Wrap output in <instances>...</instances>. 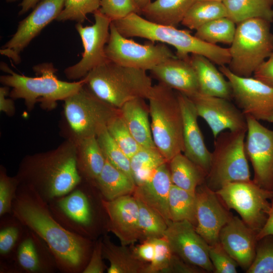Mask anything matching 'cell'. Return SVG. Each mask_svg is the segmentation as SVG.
<instances>
[{
  "mask_svg": "<svg viewBox=\"0 0 273 273\" xmlns=\"http://www.w3.org/2000/svg\"><path fill=\"white\" fill-rule=\"evenodd\" d=\"M12 214L42 239L62 273H82L94 242L65 229L53 217L49 204L31 187L19 184Z\"/></svg>",
  "mask_w": 273,
  "mask_h": 273,
  "instance_id": "6da1fadb",
  "label": "cell"
},
{
  "mask_svg": "<svg viewBox=\"0 0 273 273\" xmlns=\"http://www.w3.org/2000/svg\"><path fill=\"white\" fill-rule=\"evenodd\" d=\"M16 176L19 184L32 188L48 203L66 194L82 180L75 142L67 138L53 149L25 156Z\"/></svg>",
  "mask_w": 273,
  "mask_h": 273,
  "instance_id": "7a4b0ae2",
  "label": "cell"
},
{
  "mask_svg": "<svg viewBox=\"0 0 273 273\" xmlns=\"http://www.w3.org/2000/svg\"><path fill=\"white\" fill-rule=\"evenodd\" d=\"M119 32L127 37H140L152 42L167 44L176 50V56L189 59L192 54L203 56L219 66L229 64L230 54L229 48L205 42L189 31L176 27L153 23L138 13L113 21Z\"/></svg>",
  "mask_w": 273,
  "mask_h": 273,
  "instance_id": "3957f363",
  "label": "cell"
},
{
  "mask_svg": "<svg viewBox=\"0 0 273 273\" xmlns=\"http://www.w3.org/2000/svg\"><path fill=\"white\" fill-rule=\"evenodd\" d=\"M8 74L0 77L3 85L11 88L9 97L13 99H23L26 109L31 111L35 104H40L45 110H51L57 101L64 100L78 91L84 84V78L68 82L59 79L57 69L52 63H43L33 67L35 77L18 74L8 66H1Z\"/></svg>",
  "mask_w": 273,
  "mask_h": 273,
  "instance_id": "277c9868",
  "label": "cell"
},
{
  "mask_svg": "<svg viewBox=\"0 0 273 273\" xmlns=\"http://www.w3.org/2000/svg\"><path fill=\"white\" fill-rule=\"evenodd\" d=\"M83 78L96 96L118 109L130 100L147 99L153 87L152 79L146 71L109 60L92 70Z\"/></svg>",
  "mask_w": 273,
  "mask_h": 273,
  "instance_id": "5b68a950",
  "label": "cell"
},
{
  "mask_svg": "<svg viewBox=\"0 0 273 273\" xmlns=\"http://www.w3.org/2000/svg\"><path fill=\"white\" fill-rule=\"evenodd\" d=\"M155 147L168 162L184 151L183 116L176 92L158 82L147 99Z\"/></svg>",
  "mask_w": 273,
  "mask_h": 273,
  "instance_id": "8992f818",
  "label": "cell"
},
{
  "mask_svg": "<svg viewBox=\"0 0 273 273\" xmlns=\"http://www.w3.org/2000/svg\"><path fill=\"white\" fill-rule=\"evenodd\" d=\"M96 186L83 180L71 191L57 197L49 204L54 218L65 229L92 240L99 234L100 229L107 231L106 225L99 222L98 214L105 211L102 202L96 205L94 198Z\"/></svg>",
  "mask_w": 273,
  "mask_h": 273,
  "instance_id": "52a82bcc",
  "label": "cell"
},
{
  "mask_svg": "<svg viewBox=\"0 0 273 273\" xmlns=\"http://www.w3.org/2000/svg\"><path fill=\"white\" fill-rule=\"evenodd\" d=\"M270 22L259 18L245 20L237 24L229 49L228 68L235 74L250 77L273 51V34Z\"/></svg>",
  "mask_w": 273,
  "mask_h": 273,
  "instance_id": "ba28073f",
  "label": "cell"
},
{
  "mask_svg": "<svg viewBox=\"0 0 273 273\" xmlns=\"http://www.w3.org/2000/svg\"><path fill=\"white\" fill-rule=\"evenodd\" d=\"M246 131H222L214 138L210 168L205 183L213 191L230 183L252 180L245 149Z\"/></svg>",
  "mask_w": 273,
  "mask_h": 273,
  "instance_id": "9c48e42d",
  "label": "cell"
},
{
  "mask_svg": "<svg viewBox=\"0 0 273 273\" xmlns=\"http://www.w3.org/2000/svg\"><path fill=\"white\" fill-rule=\"evenodd\" d=\"M64 113L71 140L97 137L119 113L117 109L96 96L85 83L64 100Z\"/></svg>",
  "mask_w": 273,
  "mask_h": 273,
  "instance_id": "30bf717a",
  "label": "cell"
},
{
  "mask_svg": "<svg viewBox=\"0 0 273 273\" xmlns=\"http://www.w3.org/2000/svg\"><path fill=\"white\" fill-rule=\"evenodd\" d=\"M215 192L229 210H235L249 227L259 232L268 217L272 191L260 187L252 179L227 184Z\"/></svg>",
  "mask_w": 273,
  "mask_h": 273,
  "instance_id": "8fae6325",
  "label": "cell"
},
{
  "mask_svg": "<svg viewBox=\"0 0 273 273\" xmlns=\"http://www.w3.org/2000/svg\"><path fill=\"white\" fill-rule=\"evenodd\" d=\"M128 38L121 34L111 22L105 49L108 60L146 71L168 59L176 57L166 44L151 41L140 44Z\"/></svg>",
  "mask_w": 273,
  "mask_h": 273,
  "instance_id": "7c38bea8",
  "label": "cell"
},
{
  "mask_svg": "<svg viewBox=\"0 0 273 273\" xmlns=\"http://www.w3.org/2000/svg\"><path fill=\"white\" fill-rule=\"evenodd\" d=\"M219 70L230 82L233 99L246 116L273 123V87L251 77L238 76L225 65Z\"/></svg>",
  "mask_w": 273,
  "mask_h": 273,
  "instance_id": "4fadbf2b",
  "label": "cell"
},
{
  "mask_svg": "<svg viewBox=\"0 0 273 273\" xmlns=\"http://www.w3.org/2000/svg\"><path fill=\"white\" fill-rule=\"evenodd\" d=\"M95 22L84 26L77 23L75 28L83 47L82 58L77 63L64 70L66 77L72 80L83 78L92 70L107 61L105 47L110 35L111 20L100 10L94 13Z\"/></svg>",
  "mask_w": 273,
  "mask_h": 273,
  "instance_id": "5bb4252c",
  "label": "cell"
},
{
  "mask_svg": "<svg viewBox=\"0 0 273 273\" xmlns=\"http://www.w3.org/2000/svg\"><path fill=\"white\" fill-rule=\"evenodd\" d=\"M247 131L245 149L253 170L252 180L273 192V129L250 116H246Z\"/></svg>",
  "mask_w": 273,
  "mask_h": 273,
  "instance_id": "9a60e30c",
  "label": "cell"
},
{
  "mask_svg": "<svg viewBox=\"0 0 273 273\" xmlns=\"http://www.w3.org/2000/svg\"><path fill=\"white\" fill-rule=\"evenodd\" d=\"M66 0H41L18 24L16 32L2 47L0 53L15 64L21 62L20 54L63 9Z\"/></svg>",
  "mask_w": 273,
  "mask_h": 273,
  "instance_id": "2e32d148",
  "label": "cell"
},
{
  "mask_svg": "<svg viewBox=\"0 0 273 273\" xmlns=\"http://www.w3.org/2000/svg\"><path fill=\"white\" fill-rule=\"evenodd\" d=\"M59 271L56 259L47 243L26 230L10 262H1V273H54Z\"/></svg>",
  "mask_w": 273,
  "mask_h": 273,
  "instance_id": "e0dca14e",
  "label": "cell"
},
{
  "mask_svg": "<svg viewBox=\"0 0 273 273\" xmlns=\"http://www.w3.org/2000/svg\"><path fill=\"white\" fill-rule=\"evenodd\" d=\"M163 238L172 252L186 263L204 271L214 272L209 256V244L187 220L171 221Z\"/></svg>",
  "mask_w": 273,
  "mask_h": 273,
  "instance_id": "ac0fdd59",
  "label": "cell"
},
{
  "mask_svg": "<svg viewBox=\"0 0 273 273\" xmlns=\"http://www.w3.org/2000/svg\"><path fill=\"white\" fill-rule=\"evenodd\" d=\"M199 117L211 130L214 138L225 130H247V120L242 111L228 99L197 93L189 97Z\"/></svg>",
  "mask_w": 273,
  "mask_h": 273,
  "instance_id": "d6986e66",
  "label": "cell"
},
{
  "mask_svg": "<svg viewBox=\"0 0 273 273\" xmlns=\"http://www.w3.org/2000/svg\"><path fill=\"white\" fill-rule=\"evenodd\" d=\"M197 233L209 245L219 242V233L233 216L216 193L205 183L196 190Z\"/></svg>",
  "mask_w": 273,
  "mask_h": 273,
  "instance_id": "ffe728a7",
  "label": "cell"
},
{
  "mask_svg": "<svg viewBox=\"0 0 273 273\" xmlns=\"http://www.w3.org/2000/svg\"><path fill=\"white\" fill-rule=\"evenodd\" d=\"M102 202L108 217L107 231L118 238L121 245L128 246L141 239L139 205L132 195L111 201L103 198Z\"/></svg>",
  "mask_w": 273,
  "mask_h": 273,
  "instance_id": "44dd1931",
  "label": "cell"
},
{
  "mask_svg": "<svg viewBox=\"0 0 273 273\" xmlns=\"http://www.w3.org/2000/svg\"><path fill=\"white\" fill-rule=\"evenodd\" d=\"M257 234L242 219L233 216L221 230L219 242L239 266L247 270L256 255Z\"/></svg>",
  "mask_w": 273,
  "mask_h": 273,
  "instance_id": "7402d4cb",
  "label": "cell"
},
{
  "mask_svg": "<svg viewBox=\"0 0 273 273\" xmlns=\"http://www.w3.org/2000/svg\"><path fill=\"white\" fill-rule=\"evenodd\" d=\"M176 92L183 116L184 154L207 174L211 165V152L206 147L199 126L196 109L188 96Z\"/></svg>",
  "mask_w": 273,
  "mask_h": 273,
  "instance_id": "603a6c76",
  "label": "cell"
},
{
  "mask_svg": "<svg viewBox=\"0 0 273 273\" xmlns=\"http://www.w3.org/2000/svg\"><path fill=\"white\" fill-rule=\"evenodd\" d=\"M150 71L159 83L188 97L199 93L197 74L190 57L187 59L177 57L168 59Z\"/></svg>",
  "mask_w": 273,
  "mask_h": 273,
  "instance_id": "cb8c5ba5",
  "label": "cell"
},
{
  "mask_svg": "<svg viewBox=\"0 0 273 273\" xmlns=\"http://www.w3.org/2000/svg\"><path fill=\"white\" fill-rule=\"evenodd\" d=\"M172 185L168 163L166 162L144 183L136 186L132 195L158 213L169 224L171 221L168 197Z\"/></svg>",
  "mask_w": 273,
  "mask_h": 273,
  "instance_id": "d4e9b609",
  "label": "cell"
},
{
  "mask_svg": "<svg viewBox=\"0 0 273 273\" xmlns=\"http://www.w3.org/2000/svg\"><path fill=\"white\" fill-rule=\"evenodd\" d=\"M190 61L197 74L199 93L229 100L233 99L230 82L212 62L203 56L196 54L191 55Z\"/></svg>",
  "mask_w": 273,
  "mask_h": 273,
  "instance_id": "484cf974",
  "label": "cell"
},
{
  "mask_svg": "<svg viewBox=\"0 0 273 273\" xmlns=\"http://www.w3.org/2000/svg\"><path fill=\"white\" fill-rule=\"evenodd\" d=\"M120 113L132 136L141 148H155L150 122L149 106L144 99L137 98L125 103Z\"/></svg>",
  "mask_w": 273,
  "mask_h": 273,
  "instance_id": "4316f807",
  "label": "cell"
},
{
  "mask_svg": "<svg viewBox=\"0 0 273 273\" xmlns=\"http://www.w3.org/2000/svg\"><path fill=\"white\" fill-rule=\"evenodd\" d=\"M76 145V162L82 180L93 184L101 172L106 157L97 137L72 140Z\"/></svg>",
  "mask_w": 273,
  "mask_h": 273,
  "instance_id": "83f0119b",
  "label": "cell"
},
{
  "mask_svg": "<svg viewBox=\"0 0 273 273\" xmlns=\"http://www.w3.org/2000/svg\"><path fill=\"white\" fill-rule=\"evenodd\" d=\"M197 0H155L141 10L145 19L158 24L176 27Z\"/></svg>",
  "mask_w": 273,
  "mask_h": 273,
  "instance_id": "f1b7e54d",
  "label": "cell"
},
{
  "mask_svg": "<svg viewBox=\"0 0 273 273\" xmlns=\"http://www.w3.org/2000/svg\"><path fill=\"white\" fill-rule=\"evenodd\" d=\"M93 184L99 190L103 199L108 201L132 195L136 188L132 178L116 168L107 159L101 172Z\"/></svg>",
  "mask_w": 273,
  "mask_h": 273,
  "instance_id": "f546056e",
  "label": "cell"
},
{
  "mask_svg": "<svg viewBox=\"0 0 273 273\" xmlns=\"http://www.w3.org/2000/svg\"><path fill=\"white\" fill-rule=\"evenodd\" d=\"M102 242L103 258L110 263L108 273H144L148 263L138 259L127 246L115 245L106 234Z\"/></svg>",
  "mask_w": 273,
  "mask_h": 273,
  "instance_id": "4dcf8cb0",
  "label": "cell"
},
{
  "mask_svg": "<svg viewBox=\"0 0 273 273\" xmlns=\"http://www.w3.org/2000/svg\"><path fill=\"white\" fill-rule=\"evenodd\" d=\"M168 163L172 184L177 187L195 193L197 187L205 183L206 172L182 153Z\"/></svg>",
  "mask_w": 273,
  "mask_h": 273,
  "instance_id": "1f68e13d",
  "label": "cell"
},
{
  "mask_svg": "<svg viewBox=\"0 0 273 273\" xmlns=\"http://www.w3.org/2000/svg\"><path fill=\"white\" fill-rule=\"evenodd\" d=\"M222 3L227 17L237 24L254 18L273 21V9L266 0H223Z\"/></svg>",
  "mask_w": 273,
  "mask_h": 273,
  "instance_id": "d6a6232c",
  "label": "cell"
},
{
  "mask_svg": "<svg viewBox=\"0 0 273 273\" xmlns=\"http://www.w3.org/2000/svg\"><path fill=\"white\" fill-rule=\"evenodd\" d=\"M0 219V262H11L25 234V226L12 214Z\"/></svg>",
  "mask_w": 273,
  "mask_h": 273,
  "instance_id": "836d02e7",
  "label": "cell"
},
{
  "mask_svg": "<svg viewBox=\"0 0 273 273\" xmlns=\"http://www.w3.org/2000/svg\"><path fill=\"white\" fill-rule=\"evenodd\" d=\"M171 221L187 220L197 225L196 198L192 193L172 185L168 197Z\"/></svg>",
  "mask_w": 273,
  "mask_h": 273,
  "instance_id": "e575fe53",
  "label": "cell"
},
{
  "mask_svg": "<svg viewBox=\"0 0 273 273\" xmlns=\"http://www.w3.org/2000/svg\"><path fill=\"white\" fill-rule=\"evenodd\" d=\"M227 17L222 2L197 0L190 8L181 24L190 29L196 30L213 20Z\"/></svg>",
  "mask_w": 273,
  "mask_h": 273,
  "instance_id": "d590c367",
  "label": "cell"
},
{
  "mask_svg": "<svg viewBox=\"0 0 273 273\" xmlns=\"http://www.w3.org/2000/svg\"><path fill=\"white\" fill-rule=\"evenodd\" d=\"M166 162L156 148H141L130 158L131 172L136 186L144 183L157 168Z\"/></svg>",
  "mask_w": 273,
  "mask_h": 273,
  "instance_id": "8d00e7d4",
  "label": "cell"
},
{
  "mask_svg": "<svg viewBox=\"0 0 273 273\" xmlns=\"http://www.w3.org/2000/svg\"><path fill=\"white\" fill-rule=\"evenodd\" d=\"M236 23L227 17L210 21L196 30L195 36L207 43L231 44L235 35Z\"/></svg>",
  "mask_w": 273,
  "mask_h": 273,
  "instance_id": "74e56055",
  "label": "cell"
},
{
  "mask_svg": "<svg viewBox=\"0 0 273 273\" xmlns=\"http://www.w3.org/2000/svg\"><path fill=\"white\" fill-rule=\"evenodd\" d=\"M136 200L139 205V223L141 239L145 240L163 238L168 224L156 211Z\"/></svg>",
  "mask_w": 273,
  "mask_h": 273,
  "instance_id": "f35d334b",
  "label": "cell"
},
{
  "mask_svg": "<svg viewBox=\"0 0 273 273\" xmlns=\"http://www.w3.org/2000/svg\"><path fill=\"white\" fill-rule=\"evenodd\" d=\"M97 139L106 159L116 168L133 179L130 159L113 140L107 129L100 133Z\"/></svg>",
  "mask_w": 273,
  "mask_h": 273,
  "instance_id": "ab89813d",
  "label": "cell"
},
{
  "mask_svg": "<svg viewBox=\"0 0 273 273\" xmlns=\"http://www.w3.org/2000/svg\"><path fill=\"white\" fill-rule=\"evenodd\" d=\"M107 129L113 140L129 159L141 149V147L126 125L120 111L109 123Z\"/></svg>",
  "mask_w": 273,
  "mask_h": 273,
  "instance_id": "60d3db41",
  "label": "cell"
},
{
  "mask_svg": "<svg viewBox=\"0 0 273 273\" xmlns=\"http://www.w3.org/2000/svg\"><path fill=\"white\" fill-rule=\"evenodd\" d=\"M100 7V0H66L63 9L56 20L74 21L82 23L87 15L94 14L99 10Z\"/></svg>",
  "mask_w": 273,
  "mask_h": 273,
  "instance_id": "b9f144b4",
  "label": "cell"
},
{
  "mask_svg": "<svg viewBox=\"0 0 273 273\" xmlns=\"http://www.w3.org/2000/svg\"><path fill=\"white\" fill-rule=\"evenodd\" d=\"M247 273H273V235L257 241L254 259Z\"/></svg>",
  "mask_w": 273,
  "mask_h": 273,
  "instance_id": "7bdbcfd3",
  "label": "cell"
},
{
  "mask_svg": "<svg viewBox=\"0 0 273 273\" xmlns=\"http://www.w3.org/2000/svg\"><path fill=\"white\" fill-rule=\"evenodd\" d=\"M19 181L16 175H8L6 168L0 166V217L12 214L13 202L16 197Z\"/></svg>",
  "mask_w": 273,
  "mask_h": 273,
  "instance_id": "ee69618b",
  "label": "cell"
},
{
  "mask_svg": "<svg viewBox=\"0 0 273 273\" xmlns=\"http://www.w3.org/2000/svg\"><path fill=\"white\" fill-rule=\"evenodd\" d=\"M154 240L155 255L153 260L148 263L144 273H167L174 253L163 237Z\"/></svg>",
  "mask_w": 273,
  "mask_h": 273,
  "instance_id": "f6af8a7d",
  "label": "cell"
},
{
  "mask_svg": "<svg viewBox=\"0 0 273 273\" xmlns=\"http://www.w3.org/2000/svg\"><path fill=\"white\" fill-rule=\"evenodd\" d=\"M100 11L112 21L141 13L134 0H100Z\"/></svg>",
  "mask_w": 273,
  "mask_h": 273,
  "instance_id": "bcb514c9",
  "label": "cell"
},
{
  "mask_svg": "<svg viewBox=\"0 0 273 273\" xmlns=\"http://www.w3.org/2000/svg\"><path fill=\"white\" fill-rule=\"evenodd\" d=\"M209 256L215 273H236L239 265L219 242L209 245Z\"/></svg>",
  "mask_w": 273,
  "mask_h": 273,
  "instance_id": "7dc6e473",
  "label": "cell"
},
{
  "mask_svg": "<svg viewBox=\"0 0 273 273\" xmlns=\"http://www.w3.org/2000/svg\"><path fill=\"white\" fill-rule=\"evenodd\" d=\"M102 237L94 242L87 264L82 273H103L107 266L103 261Z\"/></svg>",
  "mask_w": 273,
  "mask_h": 273,
  "instance_id": "c3c4849f",
  "label": "cell"
},
{
  "mask_svg": "<svg viewBox=\"0 0 273 273\" xmlns=\"http://www.w3.org/2000/svg\"><path fill=\"white\" fill-rule=\"evenodd\" d=\"M132 250L138 259L147 263H150L155 255L154 240H144L142 243L134 247Z\"/></svg>",
  "mask_w": 273,
  "mask_h": 273,
  "instance_id": "681fc988",
  "label": "cell"
},
{
  "mask_svg": "<svg viewBox=\"0 0 273 273\" xmlns=\"http://www.w3.org/2000/svg\"><path fill=\"white\" fill-rule=\"evenodd\" d=\"M253 74L254 77L273 87V51Z\"/></svg>",
  "mask_w": 273,
  "mask_h": 273,
  "instance_id": "f907efd6",
  "label": "cell"
},
{
  "mask_svg": "<svg viewBox=\"0 0 273 273\" xmlns=\"http://www.w3.org/2000/svg\"><path fill=\"white\" fill-rule=\"evenodd\" d=\"M10 87L3 85L0 87V111L9 116H12L15 113L14 99L8 98L9 96Z\"/></svg>",
  "mask_w": 273,
  "mask_h": 273,
  "instance_id": "816d5d0a",
  "label": "cell"
},
{
  "mask_svg": "<svg viewBox=\"0 0 273 273\" xmlns=\"http://www.w3.org/2000/svg\"><path fill=\"white\" fill-rule=\"evenodd\" d=\"M268 235H273V198L271 200V207L267 220L262 229L257 233L256 238L258 241Z\"/></svg>",
  "mask_w": 273,
  "mask_h": 273,
  "instance_id": "f5cc1de1",
  "label": "cell"
},
{
  "mask_svg": "<svg viewBox=\"0 0 273 273\" xmlns=\"http://www.w3.org/2000/svg\"><path fill=\"white\" fill-rule=\"evenodd\" d=\"M19 0H5L8 3L15 2ZM39 2V0H22V2L19 4L21 9L18 12V15H23L30 10L33 9Z\"/></svg>",
  "mask_w": 273,
  "mask_h": 273,
  "instance_id": "db71d44e",
  "label": "cell"
},
{
  "mask_svg": "<svg viewBox=\"0 0 273 273\" xmlns=\"http://www.w3.org/2000/svg\"><path fill=\"white\" fill-rule=\"evenodd\" d=\"M135 4L141 10L145 7L147 5L151 2V0H134Z\"/></svg>",
  "mask_w": 273,
  "mask_h": 273,
  "instance_id": "11a10c76",
  "label": "cell"
},
{
  "mask_svg": "<svg viewBox=\"0 0 273 273\" xmlns=\"http://www.w3.org/2000/svg\"><path fill=\"white\" fill-rule=\"evenodd\" d=\"M270 5L273 4V0H266Z\"/></svg>",
  "mask_w": 273,
  "mask_h": 273,
  "instance_id": "9f6ffc18",
  "label": "cell"
},
{
  "mask_svg": "<svg viewBox=\"0 0 273 273\" xmlns=\"http://www.w3.org/2000/svg\"><path fill=\"white\" fill-rule=\"evenodd\" d=\"M198 1H203V0H198ZM212 1H216L222 2L223 0H212Z\"/></svg>",
  "mask_w": 273,
  "mask_h": 273,
  "instance_id": "6f0895ef",
  "label": "cell"
}]
</instances>
